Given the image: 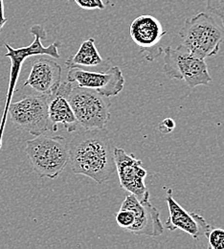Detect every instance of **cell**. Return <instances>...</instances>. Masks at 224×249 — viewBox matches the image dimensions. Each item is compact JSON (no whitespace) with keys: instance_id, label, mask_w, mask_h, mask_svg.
I'll return each instance as SVG.
<instances>
[{"instance_id":"5","label":"cell","mask_w":224,"mask_h":249,"mask_svg":"<svg viewBox=\"0 0 224 249\" xmlns=\"http://www.w3.org/2000/svg\"><path fill=\"white\" fill-rule=\"evenodd\" d=\"M163 51V72L169 79L183 80L190 89L212 82L205 60L193 56L183 44L176 48L167 46Z\"/></svg>"},{"instance_id":"20","label":"cell","mask_w":224,"mask_h":249,"mask_svg":"<svg viewBox=\"0 0 224 249\" xmlns=\"http://www.w3.org/2000/svg\"><path fill=\"white\" fill-rule=\"evenodd\" d=\"M175 128V122L172 118H166L158 124V129L162 134H169Z\"/></svg>"},{"instance_id":"18","label":"cell","mask_w":224,"mask_h":249,"mask_svg":"<svg viewBox=\"0 0 224 249\" xmlns=\"http://www.w3.org/2000/svg\"><path fill=\"white\" fill-rule=\"evenodd\" d=\"M115 220L119 227L128 231L134 223L135 216L131 210L127 208H120V210L115 215Z\"/></svg>"},{"instance_id":"15","label":"cell","mask_w":224,"mask_h":249,"mask_svg":"<svg viewBox=\"0 0 224 249\" xmlns=\"http://www.w3.org/2000/svg\"><path fill=\"white\" fill-rule=\"evenodd\" d=\"M103 63V60L97 49L95 39L93 37H89L82 42L77 53L65 62V65L68 68H73L98 66Z\"/></svg>"},{"instance_id":"3","label":"cell","mask_w":224,"mask_h":249,"mask_svg":"<svg viewBox=\"0 0 224 249\" xmlns=\"http://www.w3.org/2000/svg\"><path fill=\"white\" fill-rule=\"evenodd\" d=\"M25 152L39 178L56 179L69 163L68 142L63 136L37 135L26 142Z\"/></svg>"},{"instance_id":"21","label":"cell","mask_w":224,"mask_h":249,"mask_svg":"<svg viewBox=\"0 0 224 249\" xmlns=\"http://www.w3.org/2000/svg\"><path fill=\"white\" fill-rule=\"evenodd\" d=\"M8 19L5 17V12H4V2L3 0H0V34L4 28V25L7 23Z\"/></svg>"},{"instance_id":"8","label":"cell","mask_w":224,"mask_h":249,"mask_svg":"<svg viewBox=\"0 0 224 249\" xmlns=\"http://www.w3.org/2000/svg\"><path fill=\"white\" fill-rule=\"evenodd\" d=\"M66 81L81 88L96 90L108 98L120 93L126 83L123 72L118 66H113L105 72L84 70L82 67L69 68Z\"/></svg>"},{"instance_id":"4","label":"cell","mask_w":224,"mask_h":249,"mask_svg":"<svg viewBox=\"0 0 224 249\" xmlns=\"http://www.w3.org/2000/svg\"><path fill=\"white\" fill-rule=\"evenodd\" d=\"M30 32L32 35H34V39L28 46L20 47V48H13L9 43L7 42L4 43V46L7 49V53L5 54V57L11 60V73H10L9 90L7 95L6 105H5L3 117L0 124V149L2 147V137L4 132L6 117L8 113V108L10 104L12 103L13 93L15 91V89L17 83L21 65L23 64V62H25V60L34 56H49L55 59H60L61 57L59 53V47L61 46V42L59 41L53 42L47 47H44L42 45V42H41L42 39H45L47 36V32L43 28L42 25H39V24L33 25Z\"/></svg>"},{"instance_id":"9","label":"cell","mask_w":224,"mask_h":249,"mask_svg":"<svg viewBox=\"0 0 224 249\" xmlns=\"http://www.w3.org/2000/svg\"><path fill=\"white\" fill-rule=\"evenodd\" d=\"M114 159L121 188L139 200L150 197L145 183L148 172L142 167V161L121 148L114 149Z\"/></svg>"},{"instance_id":"1","label":"cell","mask_w":224,"mask_h":249,"mask_svg":"<svg viewBox=\"0 0 224 249\" xmlns=\"http://www.w3.org/2000/svg\"><path fill=\"white\" fill-rule=\"evenodd\" d=\"M69 163L76 175H83L98 184L107 181L116 172L114 144L104 128L81 131L68 143Z\"/></svg>"},{"instance_id":"17","label":"cell","mask_w":224,"mask_h":249,"mask_svg":"<svg viewBox=\"0 0 224 249\" xmlns=\"http://www.w3.org/2000/svg\"><path fill=\"white\" fill-rule=\"evenodd\" d=\"M75 2L80 8L87 11L92 10H105L108 6H112L110 0H67Z\"/></svg>"},{"instance_id":"10","label":"cell","mask_w":224,"mask_h":249,"mask_svg":"<svg viewBox=\"0 0 224 249\" xmlns=\"http://www.w3.org/2000/svg\"><path fill=\"white\" fill-rule=\"evenodd\" d=\"M129 34L133 42L140 47V53L146 60L152 62L163 53V48H156V45L167 31L155 17L150 15L137 17L130 24Z\"/></svg>"},{"instance_id":"2","label":"cell","mask_w":224,"mask_h":249,"mask_svg":"<svg viewBox=\"0 0 224 249\" xmlns=\"http://www.w3.org/2000/svg\"><path fill=\"white\" fill-rule=\"evenodd\" d=\"M178 35L191 54L205 60L219 54L224 41V26L214 15L201 12L187 18Z\"/></svg>"},{"instance_id":"19","label":"cell","mask_w":224,"mask_h":249,"mask_svg":"<svg viewBox=\"0 0 224 249\" xmlns=\"http://www.w3.org/2000/svg\"><path fill=\"white\" fill-rule=\"evenodd\" d=\"M207 10L220 18L224 26V0H205Z\"/></svg>"},{"instance_id":"6","label":"cell","mask_w":224,"mask_h":249,"mask_svg":"<svg viewBox=\"0 0 224 249\" xmlns=\"http://www.w3.org/2000/svg\"><path fill=\"white\" fill-rule=\"evenodd\" d=\"M68 100L79 124L86 129L104 128L110 119L108 97L96 90L74 86Z\"/></svg>"},{"instance_id":"13","label":"cell","mask_w":224,"mask_h":249,"mask_svg":"<svg viewBox=\"0 0 224 249\" xmlns=\"http://www.w3.org/2000/svg\"><path fill=\"white\" fill-rule=\"evenodd\" d=\"M73 84L64 82L60 85L58 89L48 96V116L50 121V131L56 132L58 124H62L69 132H75L78 129L79 123L75 117L73 109L68 100Z\"/></svg>"},{"instance_id":"16","label":"cell","mask_w":224,"mask_h":249,"mask_svg":"<svg viewBox=\"0 0 224 249\" xmlns=\"http://www.w3.org/2000/svg\"><path fill=\"white\" fill-rule=\"evenodd\" d=\"M208 247L211 249H224V229L212 228L206 234Z\"/></svg>"},{"instance_id":"12","label":"cell","mask_w":224,"mask_h":249,"mask_svg":"<svg viewBox=\"0 0 224 249\" xmlns=\"http://www.w3.org/2000/svg\"><path fill=\"white\" fill-rule=\"evenodd\" d=\"M165 200L169 208V218L164 226L167 230L173 232L180 229L189 234L194 241H197L202 236H206L211 229V225L199 214L195 212L189 213L178 204L172 197V189H168Z\"/></svg>"},{"instance_id":"7","label":"cell","mask_w":224,"mask_h":249,"mask_svg":"<svg viewBox=\"0 0 224 249\" xmlns=\"http://www.w3.org/2000/svg\"><path fill=\"white\" fill-rule=\"evenodd\" d=\"M8 113L12 123L17 129L34 136L50 130L47 95L33 94L11 103Z\"/></svg>"},{"instance_id":"14","label":"cell","mask_w":224,"mask_h":249,"mask_svg":"<svg viewBox=\"0 0 224 249\" xmlns=\"http://www.w3.org/2000/svg\"><path fill=\"white\" fill-rule=\"evenodd\" d=\"M62 66L53 60L36 59L32 63L29 77L23 87H30L35 93L49 96L62 84Z\"/></svg>"},{"instance_id":"11","label":"cell","mask_w":224,"mask_h":249,"mask_svg":"<svg viewBox=\"0 0 224 249\" xmlns=\"http://www.w3.org/2000/svg\"><path fill=\"white\" fill-rule=\"evenodd\" d=\"M121 208H127L134 213L135 220L128 232L136 235H145L151 238L159 237L164 232L160 214L157 208L153 206L150 197L139 200L134 195L128 194Z\"/></svg>"}]
</instances>
